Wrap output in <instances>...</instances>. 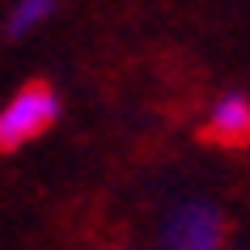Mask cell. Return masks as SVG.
Masks as SVG:
<instances>
[{
	"mask_svg": "<svg viewBox=\"0 0 250 250\" xmlns=\"http://www.w3.org/2000/svg\"><path fill=\"white\" fill-rule=\"evenodd\" d=\"M55 119H60V98L51 85H42V81L21 85L0 106V153H13V148L47 136Z\"/></svg>",
	"mask_w": 250,
	"mask_h": 250,
	"instance_id": "cell-1",
	"label": "cell"
},
{
	"mask_svg": "<svg viewBox=\"0 0 250 250\" xmlns=\"http://www.w3.org/2000/svg\"><path fill=\"white\" fill-rule=\"evenodd\" d=\"M225 212L212 199H178L161 225V250H221Z\"/></svg>",
	"mask_w": 250,
	"mask_h": 250,
	"instance_id": "cell-2",
	"label": "cell"
},
{
	"mask_svg": "<svg viewBox=\"0 0 250 250\" xmlns=\"http://www.w3.org/2000/svg\"><path fill=\"white\" fill-rule=\"evenodd\" d=\"M204 132L221 145H246L250 140V98L246 93H221L216 102L208 106V123Z\"/></svg>",
	"mask_w": 250,
	"mask_h": 250,
	"instance_id": "cell-3",
	"label": "cell"
},
{
	"mask_svg": "<svg viewBox=\"0 0 250 250\" xmlns=\"http://www.w3.org/2000/svg\"><path fill=\"white\" fill-rule=\"evenodd\" d=\"M60 0H13V9L4 17V39H30L55 17Z\"/></svg>",
	"mask_w": 250,
	"mask_h": 250,
	"instance_id": "cell-4",
	"label": "cell"
}]
</instances>
